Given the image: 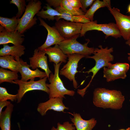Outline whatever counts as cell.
<instances>
[{"mask_svg": "<svg viewBox=\"0 0 130 130\" xmlns=\"http://www.w3.org/2000/svg\"><path fill=\"white\" fill-rule=\"evenodd\" d=\"M124 100V96L119 91L98 88L93 92V103L97 107L119 110L122 107Z\"/></svg>", "mask_w": 130, "mask_h": 130, "instance_id": "1", "label": "cell"}, {"mask_svg": "<svg viewBox=\"0 0 130 130\" xmlns=\"http://www.w3.org/2000/svg\"><path fill=\"white\" fill-rule=\"evenodd\" d=\"M98 47L99 48H95L93 56H88L85 57L86 58L93 59L95 61V64L91 69L84 72L85 73H87L88 74L90 72H92V75L89 83L85 88L78 90V93L82 97H84L86 90L89 86L93 78L98 72L103 67H107L109 63L114 60V56L111 53L113 52V48L111 47L109 48L107 47L103 48L101 45L99 46Z\"/></svg>", "mask_w": 130, "mask_h": 130, "instance_id": "2", "label": "cell"}, {"mask_svg": "<svg viewBox=\"0 0 130 130\" xmlns=\"http://www.w3.org/2000/svg\"><path fill=\"white\" fill-rule=\"evenodd\" d=\"M42 4L39 0L29 1L26 6L24 13L19 19L18 25L15 31L23 34L26 30L36 24L37 19L34 16L40 11Z\"/></svg>", "mask_w": 130, "mask_h": 130, "instance_id": "3", "label": "cell"}, {"mask_svg": "<svg viewBox=\"0 0 130 130\" xmlns=\"http://www.w3.org/2000/svg\"><path fill=\"white\" fill-rule=\"evenodd\" d=\"M62 63L60 62L57 65L54 64V73H52L50 74L48 79L50 84L46 83L49 90V99L56 97L65 98V95L73 96L75 94L74 91L68 90L65 87L59 77V68Z\"/></svg>", "mask_w": 130, "mask_h": 130, "instance_id": "4", "label": "cell"}, {"mask_svg": "<svg viewBox=\"0 0 130 130\" xmlns=\"http://www.w3.org/2000/svg\"><path fill=\"white\" fill-rule=\"evenodd\" d=\"M80 35H78L71 38L65 39L60 43L58 45L59 47L64 54L66 55L77 54L85 55L86 57L93 53L95 48L88 46V44L90 41L89 39L87 42L83 44H81L77 40Z\"/></svg>", "mask_w": 130, "mask_h": 130, "instance_id": "5", "label": "cell"}, {"mask_svg": "<svg viewBox=\"0 0 130 130\" xmlns=\"http://www.w3.org/2000/svg\"><path fill=\"white\" fill-rule=\"evenodd\" d=\"M93 30L102 32L105 35V39L110 36L116 39L121 37L116 23L110 22L98 24L96 20L83 23L80 36V37H83L87 32Z\"/></svg>", "mask_w": 130, "mask_h": 130, "instance_id": "6", "label": "cell"}, {"mask_svg": "<svg viewBox=\"0 0 130 130\" xmlns=\"http://www.w3.org/2000/svg\"><path fill=\"white\" fill-rule=\"evenodd\" d=\"M47 77L40 79L37 81L34 79H31L29 81L25 82L20 79H17L14 81L19 86L18 90V97L17 103L20 102L25 94L27 92L33 90H38L44 91L48 94H49V90L46 85V81Z\"/></svg>", "mask_w": 130, "mask_h": 130, "instance_id": "7", "label": "cell"}, {"mask_svg": "<svg viewBox=\"0 0 130 130\" xmlns=\"http://www.w3.org/2000/svg\"><path fill=\"white\" fill-rule=\"evenodd\" d=\"M68 61L59 72L60 74L63 76L70 81H72L73 87L77 89L78 84L75 79V76L79 72L77 70L78 64L82 58L86 57L85 55L77 54L67 55Z\"/></svg>", "mask_w": 130, "mask_h": 130, "instance_id": "8", "label": "cell"}, {"mask_svg": "<svg viewBox=\"0 0 130 130\" xmlns=\"http://www.w3.org/2000/svg\"><path fill=\"white\" fill-rule=\"evenodd\" d=\"M83 24L59 20L56 21L54 26L61 36L67 39L80 35Z\"/></svg>", "mask_w": 130, "mask_h": 130, "instance_id": "9", "label": "cell"}, {"mask_svg": "<svg viewBox=\"0 0 130 130\" xmlns=\"http://www.w3.org/2000/svg\"><path fill=\"white\" fill-rule=\"evenodd\" d=\"M108 9L115 19L121 37L127 40L130 37V14L127 15L122 14L117 8L110 7Z\"/></svg>", "mask_w": 130, "mask_h": 130, "instance_id": "10", "label": "cell"}, {"mask_svg": "<svg viewBox=\"0 0 130 130\" xmlns=\"http://www.w3.org/2000/svg\"><path fill=\"white\" fill-rule=\"evenodd\" d=\"M38 19L40 22L39 25L44 26L47 32V37L45 43L38 48L39 50L43 51L52 45H59L65 39L61 36L55 26L51 27L40 18L39 17Z\"/></svg>", "mask_w": 130, "mask_h": 130, "instance_id": "11", "label": "cell"}, {"mask_svg": "<svg viewBox=\"0 0 130 130\" xmlns=\"http://www.w3.org/2000/svg\"><path fill=\"white\" fill-rule=\"evenodd\" d=\"M63 99V98L58 97L49 98L46 102L39 103L38 105L37 110L42 116L45 115L49 110L65 112L64 110H68L69 108L64 105Z\"/></svg>", "mask_w": 130, "mask_h": 130, "instance_id": "12", "label": "cell"}, {"mask_svg": "<svg viewBox=\"0 0 130 130\" xmlns=\"http://www.w3.org/2000/svg\"><path fill=\"white\" fill-rule=\"evenodd\" d=\"M43 51L38 48L35 49L32 57L29 58L30 66L33 70L39 68L44 70L49 79L52 72L49 69L47 63V57Z\"/></svg>", "mask_w": 130, "mask_h": 130, "instance_id": "13", "label": "cell"}, {"mask_svg": "<svg viewBox=\"0 0 130 130\" xmlns=\"http://www.w3.org/2000/svg\"><path fill=\"white\" fill-rule=\"evenodd\" d=\"M19 61L20 65L19 72L21 75V80L26 82L29 79H34L35 78H39L40 79L47 76L45 72L40 71L38 68L34 70H31L30 68V65L22 59L20 58Z\"/></svg>", "mask_w": 130, "mask_h": 130, "instance_id": "14", "label": "cell"}, {"mask_svg": "<svg viewBox=\"0 0 130 130\" xmlns=\"http://www.w3.org/2000/svg\"><path fill=\"white\" fill-rule=\"evenodd\" d=\"M24 35L17 31L8 32L0 26V44L11 43L14 45H21L24 40Z\"/></svg>", "mask_w": 130, "mask_h": 130, "instance_id": "15", "label": "cell"}, {"mask_svg": "<svg viewBox=\"0 0 130 130\" xmlns=\"http://www.w3.org/2000/svg\"><path fill=\"white\" fill-rule=\"evenodd\" d=\"M69 113L73 116L70 118L76 130H92L96 125L97 121L95 118L86 120L83 119L79 113L74 112L73 114Z\"/></svg>", "mask_w": 130, "mask_h": 130, "instance_id": "16", "label": "cell"}, {"mask_svg": "<svg viewBox=\"0 0 130 130\" xmlns=\"http://www.w3.org/2000/svg\"><path fill=\"white\" fill-rule=\"evenodd\" d=\"M48 56L49 61L57 65L60 62L65 63L67 57L59 48L58 45L53 47H49L43 51Z\"/></svg>", "mask_w": 130, "mask_h": 130, "instance_id": "17", "label": "cell"}, {"mask_svg": "<svg viewBox=\"0 0 130 130\" xmlns=\"http://www.w3.org/2000/svg\"><path fill=\"white\" fill-rule=\"evenodd\" d=\"M25 46L22 45L10 46L7 44H4L3 47L0 50V56H12L16 60L19 61L20 57L25 53Z\"/></svg>", "mask_w": 130, "mask_h": 130, "instance_id": "18", "label": "cell"}, {"mask_svg": "<svg viewBox=\"0 0 130 130\" xmlns=\"http://www.w3.org/2000/svg\"><path fill=\"white\" fill-rule=\"evenodd\" d=\"M61 14L59 16L55 17V19L57 21L61 18H63L66 20L76 23H84L90 21L87 19L85 15H72L63 9L60 6L55 8Z\"/></svg>", "mask_w": 130, "mask_h": 130, "instance_id": "19", "label": "cell"}, {"mask_svg": "<svg viewBox=\"0 0 130 130\" xmlns=\"http://www.w3.org/2000/svg\"><path fill=\"white\" fill-rule=\"evenodd\" d=\"M20 65L19 61L16 60L12 56L6 55L0 57V66L1 68L8 69L18 73Z\"/></svg>", "mask_w": 130, "mask_h": 130, "instance_id": "20", "label": "cell"}, {"mask_svg": "<svg viewBox=\"0 0 130 130\" xmlns=\"http://www.w3.org/2000/svg\"><path fill=\"white\" fill-rule=\"evenodd\" d=\"M13 107V105L11 103L0 114V127L1 130H11V118Z\"/></svg>", "mask_w": 130, "mask_h": 130, "instance_id": "21", "label": "cell"}, {"mask_svg": "<svg viewBox=\"0 0 130 130\" xmlns=\"http://www.w3.org/2000/svg\"><path fill=\"white\" fill-rule=\"evenodd\" d=\"M106 7L108 9L111 7L110 0H95L90 8L87 10L85 17L90 21H93V17L96 12L101 8Z\"/></svg>", "mask_w": 130, "mask_h": 130, "instance_id": "22", "label": "cell"}, {"mask_svg": "<svg viewBox=\"0 0 130 130\" xmlns=\"http://www.w3.org/2000/svg\"><path fill=\"white\" fill-rule=\"evenodd\" d=\"M103 77L109 82L118 79H125L127 77L126 73L119 72L114 69L104 67L103 68Z\"/></svg>", "mask_w": 130, "mask_h": 130, "instance_id": "23", "label": "cell"}, {"mask_svg": "<svg viewBox=\"0 0 130 130\" xmlns=\"http://www.w3.org/2000/svg\"><path fill=\"white\" fill-rule=\"evenodd\" d=\"M19 19L16 16L11 18L0 16V24L7 31H15L17 27Z\"/></svg>", "mask_w": 130, "mask_h": 130, "instance_id": "24", "label": "cell"}, {"mask_svg": "<svg viewBox=\"0 0 130 130\" xmlns=\"http://www.w3.org/2000/svg\"><path fill=\"white\" fill-rule=\"evenodd\" d=\"M45 8L46 9L44 10L42 8L36 14L38 16L41 18L47 19L48 20L53 21L55 19V17L61 15V14L55 9H53L48 4Z\"/></svg>", "mask_w": 130, "mask_h": 130, "instance_id": "25", "label": "cell"}, {"mask_svg": "<svg viewBox=\"0 0 130 130\" xmlns=\"http://www.w3.org/2000/svg\"><path fill=\"white\" fill-rule=\"evenodd\" d=\"M17 72L1 68L0 69V84L6 82L17 84L13 80L18 79Z\"/></svg>", "mask_w": 130, "mask_h": 130, "instance_id": "26", "label": "cell"}, {"mask_svg": "<svg viewBox=\"0 0 130 130\" xmlns=\"http://www.w3.org/2000/svg\"><path fill=\"white\" fill-rule=\"evenodd\" d=\"M60 6L64 10L72 15H85V13L81 9L73 8L69 4L67 0H62Z\"/></svg>", "mask_w": 130, "mask_h": 130, "instance_id": "27", "label": "cell"}, {"mask_svg": "<svg viewBox=\"0 0 130 130\" xmlns=\"http://www.w3.org/2000/svg\"><path fill=\"white\" fill-rule=\"evenodd\" d=\"M10 3L16 5L18 8V11L16 15L18 19H20L24 13L26 5L25 0H12L10 1Z\"/></svg>", "mask_w": 130, "mask_h": 130, "instance_id": "28", "label": "cell"}, {"mask_svg": "<svg viewBox=\"0 0 130 130\" xmlns=\"http://www.w3.org/2000/svg\"><path fill=\"white\" fill-rule=\"evenodd\" d=\"M18 94L13 95L9 93L5 88L0 87V101L10 100L12 101L17 100Z\"/></svg>", "mask_w": 130, "mask_h": 130, "instance_id": "29", "label": "cell"}, {"mask_svg": "<svg viewBox=\"0 0 130 130\" xmlns=\"http://www.w3.org/2000/svg\"><path fill=\"white\" fill-rule=\"evenodd\" d=\"M130 67L129 65L127 63H117L112 64L110 62L107 67L115 69L121 72L126 73L129 70Z\"/></svg>", "mask_w": 130, "mask_h": 130, "instance_id": "30", "label": "cell"}, {"mask_svg": "<svg viewBox=\"0 0 130 130\" xmlns=\"http://www.w3.org/2000/svg\"><path fill=\"white\" fill-rule=\"evenodd\" d=\"M51 130H76V128L72 123H70L69 121L64 122L61 124L60 123L57 124L56 128L54 126L52 127Z\"/></svg>", "mask_w": 130, "mask_h": 130, "instance_id": "31", "label": "cell"}, {"mask_svg": "<svg viewBox=\"0 0 130 130\" xmlns=\"http://www.w3.org/2000/svg\"><path fill=\"white\" fill-rule=\"evenodd\" d=\"M82 7L81 9L86 13L87 11L86 9L88 7L91 6L95 0H80Z\"/></svg>", "mask_w": 130, "mask_h": 130, "instance_id": "32", "label": "cell"}, {"mask_svg": "<svg viewBox=\"0 0 130 130\" xmlns=\"http://www.w3.org/2000/svg\"><path fill=\"white\" fill-rule=\"evenodd\" d=\"M70 5L73 8L79 9L82 7L80 0H67Z\"/></svg>", "mask_w": 130, "mask_h": 130, "instance_id": "33", "label": "cell"}, {"mask_svg": "<svg viewBox=\"0 0 130 130\" xmlns=\"http://www.w3.org/2000/svg\"><path fill=\"white\" fill-rule=\"evenodd\" d=\"M62 0H46V1L51 7L52 6L55 8L60 6V4Z\"/></svg>", "mask_w": 130, "mask_h": 130, "instance_id": "34", "label": "cell"}, {"mask_svg": "<svg viewBox=\"0 0 130 130\" xmlns=\"http://www.w3.org/2000/svg\"><path fill=\"white\" fill-rule=\"evenodd\" d=\"M11 103L10 101L7 100L0 101V114L2 112L3 108L5 106H7Z\"/></svg>", "mask_w": 130, "mask_h": 130, "instance_id": "35", "label": "cell"}, {"mask_svg": "<svg viewBox=\"0 0 130 130\" xmlns=\"http://www.w3.org/2000/svg\"><path fill=\"white\" fill-rule=\"evenodd\" d=\"M125 43L126 44L128 45L130 47V37L128 39L126 40Z\"/></svg>", "mask_w": 130, "mask_h": 130, "instance_id": "36", "label": "cell"}, {"mask_svg": "<svg viewBox=\"0 0 130 130\" xmlns=\"http://www.w3.org/2000/svg\"><path fill=\"white\" fill-rule=\"evenodd\" d=\"M127 13H128L130 14V4L128 6L127 9Z\"/></svg>", "mask_w": 130, "mask_h": 130, "instance_id": "37", "label": "cell"}, {"mask_svg": "<svg viewBox=\"0 0 130 130\" xmlns=\"http://www.w3.org/2000/svg\"><path fill=\"white\" fill-rule=\"evenodd\" d=\"M128 59L129 61L130 62V52L128 53Z\"/></svg>", "mask_w": 130, "mask_h": 130, "instance_id": "38", "label": "cell"}, {"mask_svg": "<svg viewBox=\"0 0 130 130\" xmlns=\"http://www.w3.org/2000/svg\"><path fill=\"white\" fill-rule=\"evenodd\" d=\"M126 130H130V127H129L127 128L126 129Z\"/></svg>", "mask_w": 130, "mask_h": 130, "instance_id": "39", "label": "cell"}, {"mask_svg": "<svg viewBox=\"0 0 130 130\" xmlns=\"http://www.w3.org/2000/svg\"><path fill=\"white\" fill-rule=\"evenodd\" d=\"M19 130H21V129H20V127L19 126Z\"/></svg>", "mask_w": 130, "mask_h": 130, "instance_id": "40", "label": "cell"}, {"mask_svg": "<svg viewBox=\"0 0 130 130\" xmlns=\"http://www.w3.org/2000/svg\"><path fill=\"white\" fill-rule=\"evenodd\" d=\"M125 130L124 129H122L120 130Z\"/></svg>", "mask_w": 130, "mask_h": 130, "instance_id": "41", "label": "cell"}]
</instances>
